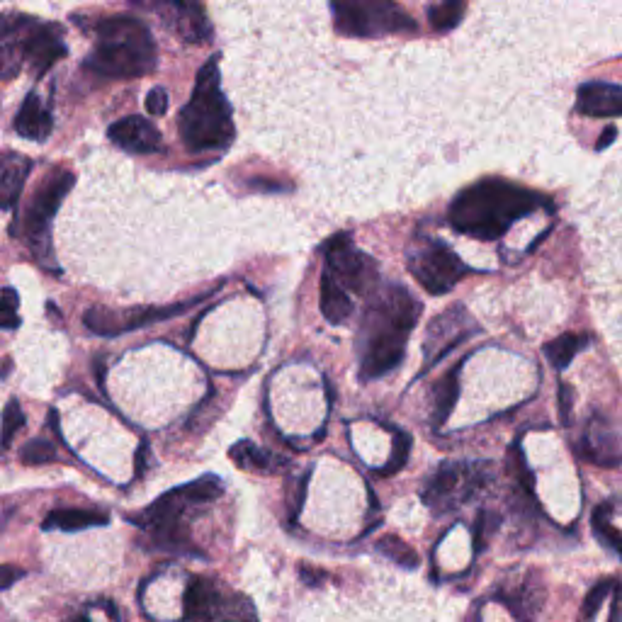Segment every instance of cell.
I'll return each mask as SVG.
<instances>
[{"label": "cell", "instance_id": "1", "mask_svg": "<svg viewBox=\"0 0 622 622\" xmlns=\"http://www.w3.org/2000/svg\"><path fill=\"white\" fill-rule=\"evenodd\" d=\"M421 302L404 287L392 285L370 302L360 324V377L377 380L404 360L406 341L414 331Z\"/></svg>", "mask_w": 622, "mask_h": 622}, {"label": "cell", "instance_id": "2", "mask_svg": "<svg viewBox=\"0 0 622 622\" xmlns=\"http://www.w3.org/2000/svg\"><path fill=\"white\" fill-rule=\"evenodd\" d=\"M540 207H552L540 192L525 190L499 178H486L469 185L452 200L448 219L452 229L460 234L474 236L479 241H494L506 234L518 219L528 217Z\"/></svg>", "mask_w": 622, "mask_h": 622}, {"label": "cell", "instance_id": "3", "mask_svg": "<svg viewBox=\"0 0 622 622\" xmlns=\"http://www.w3.org/2000/svg\"><path fill=\"white\" fill-rule=\"evenodd\" d=\"M178 132L190 154L226 149L234 141L236 129L229 100L222 93L219 54H214L197 73L190 103L178 115Z\"/></svg>", "mask_w": 622, "mask_h": 622}, {"label": "cell", "instance_id": "4", "mask_svg": "<svg viewBox=\"0 0 622 622\" xmlns=\"http://www.w3.org/2000/svg\"><path fill=\"white\" fill-rule=\"evenodd\" d=\"M93 30L98 44L83 64L88 71L105 78H137L156 69V44L141 20L129 15L100 18Z\"/></svg>", "mask_w": 622, "mask_h": 622}, {"label": "cell", "instance_id": "5", "mask_svg": "<svg viewBox=\"0 0 622 622\" xmlns=\"http://www.w3.org/2000/svg\"><path fill=\"white\" fill-rule=\"evenodd\" d=\"M224 494L222 479L214 477V474H205L197 482H190L178 489L168 491L161 499L151 503L146 511H141L139 516H132L129 520L137 523L141 530H146L154 537L156 547L171 552H195V547L190 545L188 528H185V516L195 506H205V503L217 501Z\"/></svg>", "mask_w": 622, "mask_h": 622}, {"label": "cell", "instance_id": "6", "mask_svg": "<svg viewBox=\"0 0 622 622\" xmlns=\"http://www.w3.org/2000/svg\"><path fill=\"white\" fill-rule=\"evenodd\" d=\"M0 56L3 69L0 76L5 81L20 71L22 61L30 66L32 76L42 78L59 59L66 56L64 30L54 22H37L32 18H13L5 15L3 32H0Z\"/></svg>", "mask_w": 622, "mask_h": 622}, {"label": "cell", "instance_id": "7", "mask_svg": "<svg viewBox=\"0 0 622 622\" xmlns=\"http://www.w3.org/2000/svg\"><path fill=\"white\" fill-rule=\"evenodd\" d=\"M73 183H76V175L69 168H52L37 185L35 195L22 212V219L10 226L15 239L25 243L42 265H52L49 263L52 258V222Z\"/></svg>", "mask_w": 622, "mask_h": 622}, {"label": "cell", "instance_id": "8", "mask_svg": "<svg viewBox=\"0 0 622 622\" xmlns=\"http://www.w3.org/2000/svg\"><path fill=\"white\" fill-rule=\"evenodd\" d=\"M333 22L341 35L348 37H382L399 32H416V20L404 8L389 0H367V3H333Z\"/></svg>", "mask_w": 622, "mask_h": 622}, {"label": "cell", "instance_id": "9", "mask_svg": "<svg viewBox=\"0 0 622 622\" xmlns=\"http://www.w3.org/2000/svg\"><path fill=\"white\" fill-rule=\"evenodd\" d=\"M183 610L188 622H258L256 608L241 593H226L209 579H192L185 588Z\"/></svg>", "mask_w": 622, "mask_h": 622}, {"label": "cell", "instance_id": "10", "mask_svg": "<svg viewBox=\"0 0 622 622\" xmlns=\"http://www.w3.org/2000/svg\"><path fill=\"white\" fill-rule=\"evenodd\" d=\"M489 479L486 465H467V462H450L443 465L426 482L423 489V503L433 513H450L457 511L462 503L472 499L477 491L484 489Z\"/></svg>", "mask_w": 622, "mask_h": 622}, {"label": "cell", "instance_id": "11", "mask_svg": "<svg viewBox=\"0 0 622 622\" xmlns=\"http://www.w3.org/2000/svg\"><path fill=\"white\" fill-rule=\"evenodd\" d=\"M406 263H409L411 275L416 277L418 285L431 294H445L462 277L472 273V268H467L450 246L433 239L421 241L411 248Z\"/></svg>", "mask_w": 622, "mask_h": 622}, {"label": "cell", "instance_id": "12", "mask_svg": "<svg viewBox=\"0 0 622 622\" xmlns=\"http://www.w3.org/2000/svg\"><path fill=\"white\" fill-rule=\"evenodd\" d=\"M326 270L343 290L360 294V297L375 292L377 282H380L377 263L367 253L358 251L348 234L333 236L326 243Z\"/></svg>", "mask_w": 622, "mask_h": 622}, {"label": "cell", "instance_id": "13", "mask_svg": "<svg viewBox=\"0 0 622 622\" xmlns=\"http://www.w3.org/2000/svg\"><path fill=\"white\" fill-rule=\"evenodd\" d=\"M205 297L207 294H200V297L188 299V302L168 304V307H137V309H122V311L93 307L86 311V316H83V324H86L90 331L100 333V336H120V333L141 329V326H149V324H154V321H166V319H171V316L185 314V311H188L190 307H195V304Z\"/></svg>", "mask_w": 622, "mask_h": 622}, {"label": "cell", "instance_id": "14", "mask_svg": "<svg viewBox=\"0 0 622 622\" xmlns=\"http://www.w3.org/2000/svg\"><path fill=\"white\" fill-rule=\"evenodd\" d=\"M477 333V324L472 316L467 314L465 307L455 304V307L445 309L428 324V336L423 343V355H426V367H433L438 360L452 353L460 343H465L469 336Z\"/></svg>", "mask_w": 622, "mask_h": 622}, {"label": "cell", "instance_id": "15", "mask_svg": "<svg viewBox=\"0 0 622 622\" xmlns=\"http://www.w3.org/2000/svg\"><path fill=\"white\" fill-rule=\"evenodd\" d=\"M141 8H149L161 15L163 25H166L171 32H175L183 42L207 44L214 35L212 25L207 22L205 8L197 3H154V5L141 3Z\"/></svg>", "mask_w": 622, "mask_h": 622}, {"label": "cell", "instance_id": "16", "mask_svg": "<svg viewBox=\"0 0 622 622\" xmlns=\"http://www.w3.org/2000/svg\"><path fill=\"white\" fill-rule=\"evenodd\" d=\"M579 455L598 467H618L622 462V440L615 426L601 416H593L579 443Z\"/></svg>", "mask_w": 622, "mask_h": 622}, {"label": "cell", "instance_id": "17", "mask_svg": "<svg viewBox=\"0 0 622 622\" xmlns=\"http://www.w3.org/2000/svg\"><path fill=\"white\" fill-rule=\"evenodd\" d=\"M107 134H110L112 144L129 151V154H156V151H163L161 132L144 117H124V120L112 124Z\"/></svg>", "mask_w": 622, "mask_h": 622}, {"label": "cell", "instance_id": "18", "mask_svg": "<svg viewBox=\"0 0 622 622\" xmlns=\"http://www.w3.org/2000/svg\"><path fill=\"white\" fill-rule=\"evenodd\" d=\"M576 110L586 117H620L622 115V86L615 83H584L576 95Z\"/></svg>", "mask_w": 622, "mask_h": 622}, {"label": "cell", "instance_id": "19", "mask_svg": "<svg viewBox=\"0 0 622 622\" xmlns=\"http://www.w3.org/2000/svg\"><path fill=\"white\" fill-rule=\"evenodd\" d=\"M52 129V112L39 100L37 93H27L25 103L20 105L18 117H15V132L27 141H47Z\"/></svg>", "mask_w": 622, "mask_h": 622}, {"label": "cell", "instance_id": "20", "mask_svg": "<svg viewBox=\"0 0 622 622\" xmlns=\"http://www.w3.org/2000/svg\"><path fill=\"white\" fill-rule=\"evenodd\" d=\"M107 513L88 511V508H56L44 518V530H61V533H78V530L107 525Z\"/></svg>", "mask_w": 622, "mask_h": 622}, {"label": "cell", "instance_id": "21", "mask_svg": "<svg viewBox=\"0 0 622 622\" xmlns=\"http://www.w3.org/2000/svg\"><path fill=\"white\" fill-rule=\"evenodd\" d=\"M30 168L32 163L25 156H3V168H0V200H3V209H13L15 202L20 200V190L25 185L27 175H30Z\"/></svg>", "mask_w": 622, "mask_h": 622}, {"label": "cell", "instance_id": "22", "mask_svg": "<svg viewBox=\"0 0 622 622\" xmlns=\"http://www.w3.org/2000/svg\"><path fill=\"white\" fill-rule=\"evenodd\" d=\"M321 311H324L326 321L336 326L348 321L350 314H353V299L333 280L329 270H324V275H321Z\"/></svg>", "mask_w": 622, "mask_h": 622}, {"label": "cell", "instance_id": "23", "mask_svg": "<svg viewBox=\"0 0 622 622\" xmlns=\"http://www.w3.org/2000/svg\"><path fill=\"white\" fill-rule=\"evenodd\" d=\"M229 457L241 469H248V472L273 474V472H280L282 467H287V460H282V457H277V455H270V452L258 448V445L248 443V440L236 443L234 448L229 450Z\"/></svg>", "mask_w": 622, "mask_h": 622}, {"label": "cell", "instance_id": "24", "mask_svg": "<svg viewBox=\"0 0 622 622\" xmlns=\"http://www.w3.org/2000/svg\"><path fill=\"white\" fill-rule=\"evenodd\" d=\"M457 394H460V365L452 367L448 375L443 377L433 387V421L435 426H443L448 421L452 409L457 404Z\"/></svg>", "mask_w": 622, "mask_h": 622}, {"label": "cell", "instance_id": "25", "mask_svg": "<svg viewBox=\"0 0 622 622\" xmlns=\"http://www.w3.org/2000/svg\"><path fill=\"white\" fill-rule=\"evenodd\" d=\"M588 343H591V336H586V333H564V336L547 343L545 355L557 370H564V367H569L571 360H574Z\"/></svg>", "mask_w": 622, "mask_h": 622}, {"label": "cell", "instance_id": "26", "mask_svg": "<svg viewBox=\"0 0 622 622\" xmlns=\"http://www.w3.org/2000/svg\"><path fill=\"white\" fill-rule=\"evenodd\" d=\"M593 530H596L598 540H601L608 550H613L622 557V533L610 523L608 503H603V506H598L596 511H593Z\"/></svg>", "mask_w": 622, "mask_h": 622}, {"label": "cell", "instance_id": "27", "mask_svg": "<svg viewBox=\"0 0 622 622\" xmlns=\"http://www.w3.org/2000/svg\"><path fill=\"white\" fill-rule=\"evenodd\" d=\"M465 10H467L465 3H460V0H448V3L431 5V8H428V20H431L435 30L448 32L452 27L460 25Z\"/></svg>", "mask_w": 622, "mask_h": 622}, {"label": "cell", "instance_id": "28", "mask_svg": "<svg viewBox=\"0 0 622 622\" xmlns=\"http://www.w3.org/2000/svg\"><path fill=\"white\" fill-rule=\"evenodd\" d=\"M377 550H380L384 557L392 559L394 564H399L401 569H416L418 567V554L406 545L404 540H399L397 535H387L377 542Z\"/></svg>", "mask_w": 622, "mask_h": 622}, {"label": "cell", "instance_id": "29", "mask_svg": "<svg viewBox=\"0 0 622 622\" xmlns=\"http://www.w3.org/2000/svg\"><path fill=\"white\" fill-rule=\"evenodd\" d=\"M615 588H618V581H610V579L593 586L591 593L586 596L584 608H581V622L596 620V615H598V610H601L603 601L610 596V593H615Z\"/></svg>", "mask_w": 622, "mask_h": 622}, {"label": "cell", "instance_id": "30", "mask_svg": "<svg viewBox=\"0 0 622 622\" xmlns=\"http://www.w3.org/2000/svg\"><path fill=\"white\" fill-rule=\"evenodd\" d=\"M20 460L25 465H47L56 460V448L47 440H30L20 452Z\"/></svg>", "mask_w": 622, "mask_h": 622}, {"label": "cell", "instance_id": "31", "mask_svg": "<svg viewBox=\"0 0 622 622\" xmlns=\"http://www.w3.org/2000/svg\"><path fill=\"white\" fill-rule=\"evenodd\" d=\"M22 426H25V411L18 401H8L3 411V448H10L13 435L22 431Z\"/></svg>", "mask_w": 622, "mask_h": 622}, {"label": "cell", "instance_id": "32", "mask_svg": "<svg viewBox=\"0 0 622 622\" xmlns=\"http://www.w3.org/2000/svg\"><path fill=\"white\" fill-rule=\"evenodd\" d=\"M409 452H411V435L399 431L394 433V455L392 460H389V465L382 469V474L399 472V469L406 465V460H409Z\"/></svg>", "mask_w": 622, "mask_h": 622}, {"label": "cell", "instance_id": "33", "mask_svg": "<svg viewBox=\"0 0 622 622\" xmlns=\"http://www.w3.org/2000/svg\"><path fill=\"white\" fill-rule=\"evenodd\" d=\"M20 299L15 294L13 287H5L3 290V329L13 331L20 326V316H18Z\"/></svg>", "mask_w": 622, "mask_h": 622}, {"label": "cell", "instance_id": "34", "mask_svg": "<svg viewBox=\"0 0 622 622\" xmlns=\"http://www.w3.org/2000/svg\"><path fill=\"white\" fill-rule=\"evenodd\" d=\"M496 525H499V518H496L494 513H479L477 528H474V547H477V550H482L484 537H489L491 533H494Z\"/></svg>", "mask_w": 622, "mask_h": 622}, {"label": "cell", "instance_id": "35", "mask_svg": "<svg viewBox=\"0 0 622 622\" xmlns=\"http://www.w3.org/2000/svg\"><path fill=\"white\" fill-rule=\"evenodd\" d=\"M146 110L151 112V115L161 117L168 112V93L163 88H154L149 93V98H146Z\"/></svg>", "mask_w": 622, "mask_h": 622}, {"label": "cell", "instance_id": "36", "mask_svg": "<svg viewBox=\"0 0 622 622\" xmlns=\"http://www.w3.org/2000/svg\"><path fill=\"white\" fill-rule=\"evenodd\" d=\"M559 411H562V421L569 423V414H571V389L567 384L559 387Z\"/></svg>", "mask_w": 622, "mask_h": 622}, {"label": "cell", "instance_id": "37", "mask_svg": "<svg viewBox=\"0 0 622 622\" xmlns=\"http://www.w3.org/2000/svg\"><path fill=\"white\" fill-rule=\"evenodd\" d=\"M20 576H22V571L13 569V567H3V588L13 586V581L20 579Z\"/></svg>", "mask_w": 622, "mask_h": 622}, {"label": "cell", "instance_id": "38", "mask_svg": "<svg viewBox=\"0 0 622 622\" xmlns=\"http://www.w3.org/2000/svg\"><path fill=\"white\" fill-rule=\"evenodd\" d=\"M613 139H615V129H613V127L605 129V132H603V139L598 141V149H605V146H608Z\"/></svg>", "mask_w": 622, "mask_h": 622}]
</instances>
